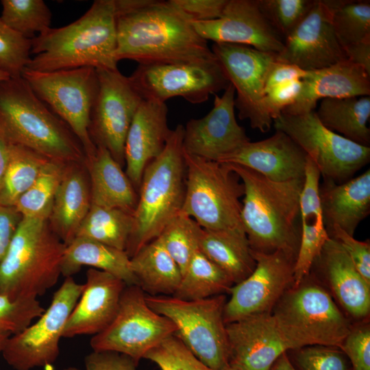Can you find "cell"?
<instances>
[{"label":"cell","instance_id":"cell-1","mask_svg":"<svg viewBox=\"0 0 370 370\" xmlns=\"http://www.w3.org/2000/svg\"><path fill=\"white\" fill-rule=\"evenodd\" d=\"M116 59L139 64L204 62L217 59L191 20L168 1L149 0L118 15Z\"/></svg>","mask_w":370,"mask_h":370},{"label":"cell","instance_id":"cell-2","mask_svg":"<svg viewBox=\"0 0 370 370\" xmlns=\"http://www.w3.org/2000/svg\"><path fill=\"white\" fill-rule=\"evenodd\" d=\"M115 0H96L79 18L32 39L26 68L54 71L80 67L117 70Z\"/></svg>","mask_w":370,"mask_h":370},{"label":"cell","instance_id":"cell-3","mask_svg":"<svg viewBox=\"0 0 370 370\" xmlns=\"http://www.w3.org/2000/svg\"><path fill=\"white\" fill-rule=\"evenodd\" d=\"M244 186L241 219L251 251H282L296 258L300 242L299 198L304 180H271L258 172L230 164Z\"/></svg>","mask_w":370,"mask_h":370},{"label":"cell","instance_id":"cell-4","mask_svg":"<svg viewBox=\"0 0 370 370\" xmlns=\"http://www.w3.org/2000/svg\"><path fill=\"white\" fill-rule=\"evenodd\" d=\"M0 138L64 164L85 163L83 147L70 129L21 77L0 82Z\"/></svg>","mask_w":370,"mask_h":370},{"label":"cell","instance_id":"cell-5","mask_svg":"<svg viewBox=\"0 0 370 370\" xmlns=\"http://www.w3.org/2000/svg\"><path fill=\"white\" fill-rule=\"evenodd\" d=\"M184 126L177 125L162 152L145 167L133 212V227L125 252L132 257L158 238L182 211L186 166L182 145Z\"/></svg>","mask_w":370,"mask_h":370},{"label":"cell","instance_id":"cell-6","mask_svg":"<svg viewBox=\"0 0 370 370\" xmlns=\"http://www.w3.org/2000/svg\"><path fill=\"white\" fill-rule=\"evenodd\" d=\"M66 245L48 219L23 217L0 264V294L37 298L58 282Z\"/></svg>","mask_w":370,"mask_h":370},{"label":"cell","instance_id":"cell-7","mask_svg":"<svg viewBox=\"0 0 370 370\" xmlns=\"http://www.w3.org/2000/svg\"><path fill=\"white\" fill-rule=\"evenodd\" d=\"M186 181L182 212L208 230H243L244 186L227 163L184 152Z\"/></svg>","mask_w":370,"mask_h":370},{"label":"cell","instance_id":"cell-8","mask_svg":"<svg viewBox=\"0 0 370 370\" xmlns=\"http://www.w3.org/2000/svg\"><path fill=\"white\" fill-rule=\"evenodd\" d=\"M149 306L176 326L175 335L213 370L230 367V346L224 321V295L184 300L172 295H145Z\"/></svg>","mask_w":370,"mask_h":370},{"label":"cell","instance_id":"cell-9","mask_svg":"<svg viewBox=\"0 0 370 370\" xmlns=\"http://www.w3.org/2000/svg\"><path fill=\"white\" fill-rule=\"evenodd\" d=\"M21 76L70 127L83 147L86 160L90 159L97 150L89 134L90 113L98 90L97 70L80 67L38 71L25 68Z\"/></svg>","mask_w":370,"mask_h":370},{"label":"cell","instance_id":"cell-10","mask_svg":"<svg viewBox=\"0 0 370 370\" xmlns=\"http://www.w3.org/2000/svg\"><path fill=\"white\" fill-rule=\"evenodd\" d=\"M282 330L299 347H341L350 325L331 296L314 284L288 292L273 314Z\"/></svg>","mask_w":370,"mask_h":370},{"label":"cell","instance_id":"cell-11","mask_svg":"<svg viewBox=\"0 0 370 370\" xmlns=\"http://www.w3.org/2000/svg\"><path fill=\"white\" fill-rule=\"evenodd\" d=\"M275 130L287 134L317 165L324 181L343 183L370 161V147L353 142L325 127L314 111L281 113Z\"/></svg>","mask_w":370,"mask_h":370},{"label":"cell","instance_id":"cell-12","mask_svg":"<svg viewBox=\"0 0 370 370\" xmlns=\"http://www.w3.org/2000/svg\"><path fill=\"white\" fill-rule=\"evenodd\" d=\"M145 295L138 285L125 286L113 320L91 338L92 351L116 352L138 363L150 349L175 334V325L152 310Z\"/></svg>","mask_w":370,"mask_h":370},{"label":"cell","instance_id":"cell-13","mask_svg":"<svg viewBox=\"0 0 370 370\" xmlns=\"http://www.w3.org/2000/svg\"><path fill=\"white\" fill-rule=\"evenodd\" d=\"M83 289L84 284L76 282L73 277L65 278L42 315L9 337L1 354L12 368L32 370L56 361L65 325Z\"/></svg>","mask_w":370,"mask_h":370},{"label":"cell","instance_id":"cell-14","mask_svg":"<svg viewBox=\"0 0 370 370\" xmlns=\"http://www.w3.org/2000/svg\"><path fill=\"white\" fill-rule=\"evenodd\" d=\"M143 100L163 102L182 97L206 101L230 84L217 58L204 62L139 64L129 77Z\"/></svg>","mask_w":370,"mask_h":370},{"label":"cell","instance_id":"cell-15","mask_svg":"<svg viewBox=\"0 0 370 370\" xmlns=\"http://www.w3.org/2000/svg\"><path fill=\"white\" fill-rule=\"evenodd\" d=\"M97 70V69H96ZM98 90L90 113L89 134L123 167L126 136L143 99L129 77L117 70H97Z\"/></svg>","mask_w":370,"mask_h":370},{"label":"cell","instance_id":"cell-16","mask_svg":"<svg viewBox=\"0 0 370 370\" xmlns=\"http://www.w3.org/2000/svg\"><path fill=\"white\" fill-rule=\"evenodd\" d=\"M211 50L234 88L238 117L249 120L253 129L269 131L273 120L264 104V82L278 54L227 43H214Z\"/></svg>","mask_w":370,"mask_h":370},{"label":"cell","instance_id":"cell-17","mask_svg":"<svg viewBox=\"0 0 370 370\" xmlns=\"http://www.w3.org/2000/svg\"><path fill=\"white\" fill-rule=\"evenodd\" d=\"M251 254L256 261L254 271L230 290V298L226 301L223 312L226 324L269 313L289 284L293 282L294 258L282 251H251Z\"/></svg>","mask_w":370,"mask_h":370},{"label":"cell","instance_id":"cell-18","mask_svg":"<svg viewBox=\"0 0 370 370\" xmlns=\"http://www.w3.org/2000/svg\"><path fill=\"white\" fill-rule=\"evenodd\" d=\"M340 0H314L310 10L284 40L280 62L306 71L319 70L347 60L332 26Z\"/></svg>","mask_w":370,"mask_h":370},{"label":"cell","instance_id":"cell-19","mask_svg":"<svg viewBox=\"0 0 370 370\" xmlns=\"http://www.w3.org/2000/svg\"><path fill=\"white\" fill-rule=\"evenodd\" d=\"M235 90L230 84L204 117L192 119L184 127L182 145L186 153L219 162L250 141L235 116Z\"/></svg>","mask_w":370,"mask_h":370},{"label":"cell","instance_id":"cell-20","mask_svg":"<svg viewBox=\"0 0 370 370\" xmlns=\"http://www.w3.org/2000/svg\"><path fill=\"white\" fill-rule=\"evenodd\" d=\"M226 330L230 366L238 370H271L287 350L299 349L270 313L226 324Z\"/></svg>","mask_w":370,"mask_h":370},{"label":"cell","instance_id":"cell-21","mask_svg":"<svg viewBox=\"0 0 370 370\" xmlns=\"http://www.w3.org/2000/svg\"><path fill=\"white\" fill-rule=\"evenodd\" d=\"M197 34L206 41L249 46L278 54L284 40L262 14L257 0H227L220 17L191 21Z\"/></svg>","mask_w":370,"mask_h":370},{"label":"cell","instance_id":"cell-22","mask_svg":"<svg viewBox=\"0 0 370 370\" xmlns=\"http://www.w3.org/2000/svg\"><path fill=\"white\" fill-rule=\"evenodd\" d=\"M126 286L107 272L88 269L83 291L67 320L63 338L95 335L103 330L115 317Z\"/></svg>","mask_w":370,"mask_h":370},{"label":"cell","instance_id":"cell-23","mask_svg":"<svg viewBox=\"0 0 370 370\" xmlns=\"http://www.w3.org/2000/svg\"><path fill=\"white\" fill-rule=\"evenodd\" d=\"M165 103L143 100L128 130L124 148L125 173L138 190L147 164L164 149L172 133Z\"/></svg>","mask_w":370,"mask_h":370},{"label":"cell","instance_id":"cell-24","mask_svg":"<svg viewBox=\"0 0 370 370\" xmlns=\"http://www.w3.org/2000/svg\"><path fill=\"white\" fill-rule=\"evenodd\" d=\"M306 153L284 132L275 130L266 139L249 141L219 162L236 164L275 182L304 178Z\"/></svg>","mask_w":370,"mask_h":370},{"label":"cell","instance_id":"cell-25","mask_svg":"<svg viewBox=\"0 0 370 370\" xmlns=\"http://www.w3.org/2000/svg\"><path fill=\"white\" fill-rule=\"evenodd\" d=\"M370 96V75L360 66L347 60L316 71H308L301 79L294 103L282 113L301 114L312 111L323 99Z\"/></svg>","mask_w":370,"mask_h":370},{"label":"cell","instance_id":"cell-26","mask_svg":"<svg viewBox=\"0 0 370 370\" xmlns=\"http://www.w3.org/2000/svg\"><path fill=\"white\" fill-rule=\"evenodd\" d=\"M320 177L317 165L307 156L299 198L300 242L293 269L294 277L298 280L309 274L315 259L330 238L320 204Z\"/></svg>","mask_w":370,"mask_h":370},{"label":"cell","instance_id":"cell-27","mask_svg":"<svg viewBox=\"0 0 370 370\" xmlns=\"http://www.w3.org/2000/svg\"><path fill=\"white\" fill-rule=\"evenodd\" d=\"M319 198L327 232L338 226L354 236L370 213V169L341 184L324 181L319 184Z\"/></svg>","mask_w":370,"mask_h":370},{"label":"cell","instance_id":"cell-28","mask_svg":"<svg viewBox=\"0 0 370 370\" xmlns=\"http://www.w3.org/2000/svg\"><path fill=\"white\" fill-rule=\"evenodd\" d=\"M90 206L89 177L85 163L67 164L48 218L51 228L65 245L76 237Z\"/></svg>","mask_w":370,"mask_h":370},{"label":"cell","instance_id":"cell-29","mask_svg":"<svg viewBox=\"0 0 370 370\" xmlns=\"http://www.w3.org/2000/svg\"><path fill=\"white\" fill-rule=\"evenodd\" d=\"M343 308L353 317H366L370 310V284L354 266L341 244L330 238L315 259Z\"/></svg>","mask_w":370,"mask_h":370},{"label":"cell","instance_id":"cell-30","mask_svg":"<svg viewBox=\"0 0 370 370\" xmlns=\"http://www.w3.org/2000/svg\"><path fill=\"white\" fill-rule=\"evenodd\" d=\"M91 204L115 208L133 214L138 192L122 166L106 148L97 146L95 155L86 160Z\"/></svg>","mask_w":370,"mask_h":370},{"label":"cell","instance_id":"cell-31","mask_svg":"<svg viewBox=\"0 0 370 370\" xmlns=\"http://www.w3.org/2000/svg\"><path fill=\"white\" fill-rule=\"evenodd\" d=\"M83 266L107 272L123 281L127 286L138 285L125 251L84 237H76L66 245L62 275L73 277Z\"/></svg>","mask_w":370,"mask_h":370},{"label":"cell","instance_id":"cell-32","mask_svg":"<svg viewBox=\"0 0 370 370\" xmlns=\"http://www.w3.org/2000/svg\"><path fill=\"white\" fill-rule=\"evenodd\" d=\"M199 250L219 267L234 285L254 271L256 261L243 230H202Z\"/></svg>","mask_w":370,"mask_h":370},{"label":"cell","instance_id":"cell-33","mask_svg":"<svg viewBox=\"0 0 370 370\" xmlns=\"http://www.w3.org/2000/svg\"><path fill=\"white\" fill-rule=\"evenodd\" d=\"M138 286L147 295H173L182 280L181 270L158 237L130 258Z\"/></svg>","mask_w":370,"mask_h":370},{"label":"cell","instance_id":"cell-34","mask_svg":"<svg viewBox=\"0 0 370 370\" xmlns=\"http://www.w3.org/2000/svg\"><path fill=\"white\" fill-rule=\"evenodd\" d=\"M329 130L361 145L369 147L370 96L323 99L315 112Z\"/></svg>","mask_w":370,"mask_h":370},{"label":"cell","instance_id":"cell-35","mask_svg":"<svg viewBox=\"0 0 370 370\" xmlns=\"http://www.w3.org/2000/svg\"><path fill=\"white\" fill-rule=\"evenodd\" d=\"M6 146L8 161L0 184V206L14 207L50 160L24 147Z\"/></svg>","mask_w":370,"mask_h":370},{"label":"cell","instance_id":"cell-36","mask_svg":"<svg viewBox=\"0 0 370 370\" xmlns=\"http://www.w3.org/2000/svg\"><path fill=\"white\" fill-rule=\"evenodd\" d=\"M234 285L230 278L200 250L192 257L172 295L184 300H197L229 293Z\"/></svg>","mask_w":370,"mask_h":370},{"label":"cell","instance_id":"cell-37","mask_svg":"<svg viewBox=\"0 0 370 370\" xmlns=\"http://www.w3.org/2000/svg\"><path fill=\"white\" fill-rule=\"evenodd\" d=\"M132 227V213L91 204L76 237L86 238L125 251Z\"/></svg>","mask_w":370,"mask_h":370},{"label":"cell","instance_id":"cell-38","mask_svg":"<svg viewBox=\"0 0 370 370\" xmlns=\"http://www.w3.org/2000/svg\"><path fill=\"white\" fill-rule=\"evenodd\" d=\"M66 164L49 160L43 166L34 182L14 206L23 217L48 219Z\"/></svg>","mask_w":370,"mask_h":370},{"label":"cell","instance_id":"cell-39","mask_svg":"<svg viewBox=\"0 0 370 370\" xmlns=\"http://www.w3.org/2000/svg\"><path fill=\"white\" fill-rule=\"evenodd\" d=\"M1 21L27 39L51 28L52 14L42 0H1Z\"/></svg>","mask_w":370,"mask_h":370},{"label":"cell","instance_id":"cell-40","mask_svg":"<svg viewBox=\"0 0 370 370\" xmlns=\"http://www.w3.org/2000/svg\"><path fill=\"white\" fill-rule=\"evenodd\" d=\"M202 230L193 219L181 212L158 236L179 266L182 275L193 256L199 250Z\"/></svg>","mask_w":370,"mask_h":370},{"label":"cell","instance_id":"cell-41","mask_svg":"<svg viewBox=\"0 0 370 370\" xmlns=\"http://www.w3.org/2000/svg\"><path fill=\"white\" fill-rule=\"evenodd\" d=\"M332 26L343 47L370 40V1L340 0Z\"/></svg>","mask_w":370,"mask_h":370},{"label":"cell","instance_id":"cell-42","mask_svg":"<svg viewBox=\"0 0 370 370\" xmlns=\"http://www.w3.org/2000/svg\"><path fill=\"white\" fill-rule=\"evenodd\" d=\"M160 370H213L201 362L175 334L169 336L144 356Z\"/></svg>","mask_w":370,"mask_h":370},{"label":"cell","instance_id":"cell-43","mask_svg":"<svg viewBox=\"0 0 370 370\" xmlns=\"http://www.w3.org/2000/svg\"><path fill=\"white\" fill-rule=\"evenodd\" d=\"M314 0H257L262 14L284 40L311 8Z\"/></svg>","mask_w":370,"mask_h":370},{"label":"cell","instance_id":"cell-44","mask_svg":"<svg viewBox=\"0 0 370 370\" xmlns=\"http://www.w3.org/2000/svg\"><path fill=\"white\" fill-rule=\"evenodd\" d=\"M32 40L8 27L0 18V69L10 77H21L31 60Z\"/></svg>","mask_w":370,"mask_h":370},{"label":"cell","instance_id":"cell-45","mask_svg":"<svg viewBox=\"0 0 370 370\" xmlns=\"http://www.w3.org/2000/svg\"><path fill=\"white\" fill-rule=\"evenodd\" d=\"M37 298L11 299L0 294V330L12 335L27 328L44 312Z\"/></svg>","mask_w":370,"mask_h":370},{"label":"cell","instance_id":"cell-46","mask_svg":"<svg viewBox=\"0 0 370 370\" xmlns=\"http://www.w3.org/2000/svg\"><path fill=\"white\" fill-rule=\"evenodd\" d=\"M296 360L301 370H349L343 353L332 347L313 345L300 348Z\"/></svg>","mask_w":370,"mask_h":370},{"label":"cell","instance_id":"cell-47","mask_svg":"<svg viewBox=\"0 0 370 370\" xmlns=\"http://www.w3.org/2000/svg\"><path fill=\"white\" fill-rule=\"evenodd\" d=\"M328 235L337 241L348 254L354 266L370 284V245L369 241H360L338 226L332 227Z\"/></svg>","mask_w":370,"mask_h":370},{"label":"cell","instance_id":"cell-48","mask_svg":"<svg viewBox=\"0 0 370 370\" xmlns=\"http://www.w3.org/2000/svg\"><path fill=\"white\" fill-rule=\"evenodd\" d=\"M340 348L349 358L354 370H370V329L351 330Z\"/></svg>","mask_w":370,"mask_h":370},{"label":"cell","instance_id":"cell-49","mask_svg":"<svg viewBox=\"0 0 370 370\" xmlns=\"http://www.w3.org/2000/svg\"><path fill=\"white\" fill-rule=\"evenodd\" d=\"M301 87V79L288 81L272 88L264 97L265 109L273 121L284 108L292 105Z\"/></svg>","mask_w":370,"mask_h":370},{"label":"cell","instance_id":"cell-50","mask_svg":"<svg viewBox=\"0 0 370 370\" xmlns=\"http://www.w3.org/2000/svg\"><path fill=\"white\" fill-rule=\"evenodd\" d=\"M170 4L191 21H204L221 16L227 0H169Z\"/></svg>","mask_w":370,"mask_h":370},{"label":"cell","instance_id":"cell-51","mask_svg":"<svg viewBox=\"0 0 370 370\" xmlns=\"http://www.w3.org/2000/svg\"><path fill=\"white\" fill-rule=\"evenodd\" d=\"M85 370H137L138 363L130 357L112 352H95L84 359ZM63 370H79L68 367Z\"/></svg>","mask_w":370,"mask_h":370},{"label":"cell","instance_id":"cell-52","mask_svg":"<svg viewBox=\"0 0 370 370\" xmlns=\"http://www.w3.org/2000/svg\"><path fill=\"white\" fill-rule=\"evenodd\" d=\"M307 72L297 66L276 60L267 71L264 82V95L277 85L288 81L302 79Z\"/></svg>","mask_w":370,"mask_h":370},{"label":"cell","instance_id":"cell-53","mask_svg":"<svg viewBox=\"0 0 370 370\" xmlns=\"http://www.w3.org/2000/svg\"><path fill=\"white\" fill-rule=\"evenodd\" d=\"M21 219L14 207L0 206V264Z\"/></svg>","mask_w":370,"mask_h":370},{"label":"cell","instance_id":"cell-54","mask_svg":"<svg viewBox=\"0 0 370 370\" xmlns=\"http://www.w3.org/2000/svg\"><path fill=\"white\" fill-rule=\"evenodd\" d=\"M343 49L348 60L362 66L370 75V40L347 45Z\"/></svg>","mask_w":370,"mask_h":370},{"label":"cell","instance_id":"cell-55","mask_svg":"<svg viewBox=\"0 0 370 370\" xmlns=\"http://www.w3.org/2000/svg\"><path fill=\"white\" fill-rule=\"evenodd\" d=\"M271 370H296L289 360L286 353L283 354L275 362Z\"/></svg>","mask_w":370,"mask_h":370},{"label":"cell","instance_id":"cell-56","mask_svg":"<svg viewBox=\"0 0 370 370\" xmlns=\"http://www.w3.org/2000/svg\"><path fill=\"white\" fill-rule=\"evenodd\" d=\"M8 161V151L6 145L0 138V184L5 170Z\"/></svg>","mask_w":370,"mask_h":370},{"label":"cell","instance_id":"cell-57","mask_svg":"<svg viewBox=\"0 0 370 370\" xmlns=\"http://www.w3.org/2000/svg\"><path fill=\"white\" fill-rule=\"evenodd\" d=\"M12 334L8 332L0 330V354L5 346L6 342Z\"/></svg>","mask_w":370,"mask_h":370},{"label":"cell","instance_id":"cell-58","mask_svg":"<svg viewBox=\"0 0 370 370\" xmlns=\"http://www.w3.org/2000/svg\"><path fill=\"white\" fill-rule=\"evenodd\" d=\"M10 76L3 70L0 69V82L9 79Z\"/></svg>","mask_w":370,"mask_h":370},{"label":"cell","instance_id":"cell-59","mask_svg":"<svg viewBox=\"0 0 370 370\" xmlns=\"http://www.w3.org/2000/svg\"><path fill=\"white\" fill-rule=\"evenodd\" d=\"M225 370H238L236 368H234V367H229L227 369H226Z\"/></svg>","mask_w":370,"mask_h":370}]
</instances>
